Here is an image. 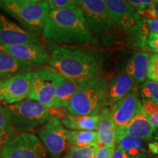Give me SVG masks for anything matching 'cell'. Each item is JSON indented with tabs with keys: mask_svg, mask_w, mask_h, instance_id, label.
I'll list each match as a JSON object with an SVG mask.
<instances>
[{
	"mask_svg": "<svg viewBox=\"0 0 158 158\" xmlns=\"http://www.w3.org/2000/svg\"><path fill=\"white\" fill-rule=\"evenodd\" d=\"M133 158H155V157H154L152 155H149V154L147 153V152H143L140 153L139 155H138L136 157Z\"/></svg>",
	"mask_w": 158,
	"mask_h": 158,
	"instance_id": "39",
	"label": "cell"
},
{
	"mask_svg": "<svg viewBox=\"0 0 158 158\" xmlns=\"http://www.w3.org/2000/svg\"><path fill=\"white\" fill-rule=\"evenodd\" d=\"M149 39H157L158 40V33H150Z\"/></svg>",
	"mask_w": 158,
	"mask_h": 158,
	"instance_id": "40",
	"label": "cell"
},
{
	"mask_svg": "<svg viewBox=\"0 0 158 158\" xmlns=\"http://www.w3.org/2000/svg\"><path fill=\"white\" fill-rule=\"evenodd\" d=\"M64 77L49 65L38 67L31 73L27 98L52 108L55 93L59 83Z\"/></svg>",
	"mask_w": 158,
	"mask_h": 158,
	"instance_id": "6",
	"label": "cell"
},
{
	"mask_svg": "<svg viewBox=\"0 0 158 158\" xmlns=\"http://www.w3.org/2000/svg\"><path fill=\"white\" fill-rule=\"evenodd\" d=\"M49 66L78 84L102 76L103 59L98 49L60 45L52 51Z\"/></svg>",
	"mask_w": 158,
	"mask_h": 158,
	"instance_id": "1",
	"label": "cell"
},
{
	"mask_svg": "<svg viewBox=\"0 0 158 158\" xmlns=\"http://www.w3.org/2000/svg\"><path fill=\"white\" fill-rule=\"evenodd\" d=\"M0 158H48L40 138L32 133H17L0 150Z\"/></svg>",
	"mask_w": 158,
	"mask_h": 158,
	"instance_id": "7",
	"label": "cell"
},
{
	"mask_svg": "<svg viewBox=\"0 0 158 158\" xmlns=\"http://www.w3.org/2000/svg\"><path fill=\"white\" fill-rule=\"evenodd\" d=\"M0 9L38 37H41L51 11L48 0H0Z\"/></svg>",
	"mask_w": 158,
	"mask_h": 158,
	"instance_id": "4",
	"label": "cell"
},
{
	"mask_svg": "<svg viewBox=\"0 0 158 158\" xmlns=\"http://www.w3.org/2000/svg\"><path fill=\"white\" fill-rule=\"evenodd\" d=\"M147 118L154 128H158V111L154 115L147 116Z\"/></svg>",
	"mask_w": 158,
	"mask_h": 158,
	"instance_id": "36",
	"label": "cell"
},
{
	"mask_svg": "<svg viewBox=\"0 0 158 158\" xmlns=\"http://www.w3.org/2000/svg\"><path fill=\"white\" fill-rule=\"evenodd\" d=\"M156 135L157 130L152 126L142 110L124 127H116V141L124 136H128L149 142L155 139Z\"/></svg>",
	"mask_w": 158,
	"mask_h": 158,
	"instance_id": "15",
	"label": "cell"
},
{
	"mask_svg": "<svg viewBox=\"0 0 158 158\" xmlns=\"http://www.w3.org/2000/svg\"><path fill=\"white\" fill-rule=\"evenodd\" d=\"M149 7L153 11V13H155L156 17L158 19V1H155L153 5L149 6Z\"/></svg>",
	"mask_w": 158,
	"mask_h": 158,
	"instance_id": "38",
	"label": "cell"
},
{
	"mask_svg": "<svg viewBox=\"0 0 158 158\" xmlns=\"http://www.w3.org/2000/svg\"><path fill=\"white\" fill-rule=\"evenodd\" d=\"M113 158H130L128 154L123 149L117 146L114 151Z\"/></svg>",
	"mask_w": 158,
	"mask_h": 158,
	"instance_id": "34",
	"label": "cell"
},
{
	"mask_svg": "<svg viewBox=\"0 0 158 158\" xmlns=\"http://www.w3.org/2000/svg\"><path fill=\"white\" fill-rule=\"evenodd\" d=\"M116 143L118 144V147L123 149L128 154L130 158H133L140 153L147 152L144 149L143 141L137 138L124 136L116 141Z\"/></svg>",
	"mask_w": 158,
	"mask_h": 158,
	"instance_id": "24",
	"label": "cell"
},
{
	"mask_svg": "<svg viewBox=\"0 0 158 158\" xmlns=\"http://www.w3.org/2000/svg\"><path fill=\"white\" fill-rule=\"evenodd\" d=\"M38 136L49 158H60L68 147L65 128L60 118L53 115L38 129Z\"/></svg>",
	"mask_w": 158,
	"mask_h": 158,
	"instance_id": "9",
	"label": "cell"
},
{
	"mask_svg": "<svg viewBox=\"0 0 158 158\" xmlns=\"http://www.w3.org/2000/svg\"><path fill=\"white\" fill-rule=\"evenodd\" d=\"M97 130L98 143L106 147H116V127L112 119L111 110L105 108L100 112Z\"/></svg>",
	"mask_w": 158,
	"mask_h": 158,
	"instance_id": "18",
	"label": "cell"
},
{
	"mask_svg": "<svg viewBox=\"0 0 158 158\" xmlns=\"http://www.w3.org/2000/svg\"><path fill=\"white\" fill-rule=\"evenodd\" d=\"M41 37L62 45H88L92 39L81 9L51 10Z\"/></svg>",
	"mask_w": 158,
	"mask_h": 158,
	"instance_id": "2",
	"label": "cell"
},
{
	"mask_svg": "<svg viewBox=\"0 0 158 158\" xmlns=\"http://www.w3.org/2000/svg\"><path fill=\"white\" fill-rule=\"evenodd\" d=\"M41 44L40 37L29 32L0 9V45Z\"/></svg>",
	"mask_w": 158,
	"mask_h": 158,
	"instance_id": "10",
	"label": "cell"
},
{
	"mask_svg": "<svg viewBox=\"0 0 158 158\" xmlns=\"http://www.w3.org/2000/svg\"><path fill=\"white\" fill-rule=\"evenodd\" d=\"M108 101L110 106H113L127 94L137 90V84L133 78L125 73H121L108 82Z\"/></svg>",
	"mask_w": 158,
	"mask_h": 158,
	"instance_id": "16",
	"label": "cell"
},
{
	"mask_svg": "<svg viewBox=\"0 0 158 158\" xmlns=\"http://www.w3.org/2000/svg\"><path fill=\"white\" fill-rule=\"evenodd\" d=\"M141 100L138 90L127 94L112 106L111 116L116 127H124L135 116L141 112Z\"/></svg>",
	"mask_w": 158,
	"mask_h": 158,
	"instance_id": "14",
	"label": "cell"
},
{
	"mask_svg": "<svg viewBox=\"0 0 158 158\" xmlns=\"http://www.w3.org/2000/svg\"><path fill=\"white\" fill-rule=\"evenodd\" d=\"M65 135L68 145L71 147H84L98 143L97 131L69 130L65 129Z\"/></svg>",
	"mask_w": 158,
	"mask_h": 158,
	"instance_id": "22",
	"label": "cell"
},
{
	"mask_svg": "<svg viewBox=\"0 0 158 158\" xmlns=\"http://www.w3.org/2000/svg\"><path fill=\"white\" fill-rule=\"evenodd\" d=\"M60 120L66 130L97 131L100 116H76L67 114Z\"/></svg>",
	"mask_w": 158,
	"mask_h": 158,
	"instance_id": "20",
	"label": "cell"
},
{
	"mask_svg": "<svg viewBox=\"0 0 158 158\" xmlns=\"http://www.w3.org/2000/svg\"><path fill=\"white\" fill-rule=\"evenodd\" d=\"M141 110L146 117L152 116L158 111V103L152 100L142 99L141 100Z\"/></svg>",
	"mask_w": 158,
	"mask_h": 158,
	"instance_id": "30",
	"label": "cell"
},
{
	"mask_svg": "<svg viewBox=\"0 0 158 158\" xmlns=\"http://www.w3.org/2000/svg\"><path fill=\"white\" fill-rule=\"evenodd\" d=\"M0 50L34 67L46 66L50 63V54L42 44L0 45Z\"/></svg>",
	"mask_w": 158,
	"mask_h": 158,
	"instance_id": "12",
	"label": "cell"
},
{
	"mask_svg": "<svg viewBox=\"0 0 158 158\" xmlns=\"http://www.w3.org/2000/svg\"><path fill=\"white\" fill-rule=\"evenodd\" d=\"M116 147L99 145L94 158H113Z\"/></svg>",
	"mask_w": 158,
	"mask_h": 158,
	"instance_id": "31",
	"label": "cell"
},
{
	"mask_svg": "<svg viewBox=\"0 0 158 158\" xmlns=\"http://www.w3.org/2000/svg\"><path fill=\"white\" fill-rule=\"evenodd\" d=\"M105 3L114 24L122 31H130L143 20L126 1L106 0Z\"/></svg>",
	"mask_w": 158,
	"mask_h": 158,
	"instance_id": "13",
	"label": "cell"
},
{
	"mask_svg": "<svg viewBox=\"0 0 158 158\" xmlns=\"http://www.w3.org/2000/svg\"><path fill=\"white\" fill-rule=\"evenodd\" d=\"M150 33H158V19L155 20H145Z\"/></svg>",
	"mask_w": 158,
	"mask_h": 158,
	"instance_id": "33",
	"label": "cell"
},
{
	"mask_svg": "<svg viewBox=\"0 0 158 158\" xmlns=\"http://www.w3.org/2000/svg\"><path fill=\"white\" fill-rule=\"evenodd\" d=\"M17 134L0 105V150Z\"/></svg>",
	"mask_w": 158,
	"mask_h": 158,
	"instance_id": "25",
	"label": "cell"
},
{
	"mask_svg": "<svg viewBox=\"0 0 158 158\" xmlns=\"http://www.w3.org/2000/svg\"><path fill=\"white\" fill-rule=\"evenodd\" d=\"M148 147L152 153L154 155H158V143L157 142H153V143H149L148 144Z\"/></svg>",
	"mask_w": 158,
	"mask_h": 158,
	"instance_id": "37",
	"label": "cell"
},
{
	"mask_svg": "<svg viewBox=\"0 0 158 158\" xmlns=\"http://www.w3.org/2000/svg\"><path fill=\"white\" fill-rule=\"evenodd\" d=\"M35 69V67L31 64L19 60L0 50V81L29 73Z\"/></svg>",
	"mask_w": 158,
	"mask_h": 158,
	"instance_id": "17",
	"label": "cell"
},
{
	"mask_svg": "<svg viewBox=\"0 0 158 158\" xmlns=\"http://www.w3.org/2000/svg\"><path fill=\"white\" fill-rule=\"evenodd\" d=\"M108 81L100 76L79 84L66 111L76 116H98L102 109L110 106Z\"/></svg>",
	"mask_w": 158,
	"mask_h": 158,
	"instance_id": "3",
	"label": "cell"
},
{
	"mask_svg": "<svg viewBox=\"0 0 158 158\" xmlns=\"http://www.w3.org/2000/svg\"><path fill=\"white\" fill-rule=\"evenodd\" d=\"M31 73L0 81L1 106H10L23 101L27 98Z\"/></svg>",
	"mask_w": 158,
	"mask_h": 158,
	"instance_id": "11",
	"label": "cell"
},
{
	"mask_svg": "<svg viewBox=\"0 0 158 158\" xmlns=\"http://www.w3.org/2000/svg\"><path fill=\"white\" fill-rule=\"evenodd\" d=\"M145 20H143L139 24L130 31H127L129 35V45L135 48H144L148 45V40L150 32Z\"/></svg>",
	"mask_w": 158,
	"mask_h": 158,
	"instance_id": "23",
	"label": "cell"
},
{
	"mask_svg": "<svg viewBox=\"0 0 158 158\" xmlns=\"http://www.w3.org/2000/svg\"><path fill=\"white\" fill-rule=\"evenodd\" d=\"M139 92L143 99L152 100L158 103V82L147 79L140 86Z\"/></svg>",
	"mask_w": 158,
	"mask_h": 158,
	"instance_id": "27",
	"label": "cell"
},
{
	"mask_svg": "<svg viewBox=\"0 0 158 158\" xmlns=\"http://www.w3.org/2000/svg\"><path fill=\"white\" fill-rule=\"evenodd\" d=\"M50 10H80L77 0H48Z\"/></svg>",
	"mask_w": 158,
	"mask_h": 158,
	"instance_id": "28",
	"label": "cell"
},
{
	"mask_svg": "<svg viewBox=\"0 0 158 158\" xmlns=\"http://www.w3.org/2000/svg\"><path fill=\"white\" fill-rule=\"evenodd\" d=\"M147 78L148 80L158 82V54L151 55Z\"/></svg>",
	"mask_w": 158,
	"mask_h": 158,
	"instance_id": "29",
	"label": "cell"
},
{
	"mask_svg": "<svg viewBox=\"0 0 158 158\" xmlns=\"http://www.w3.org/2000/svg\"><path fill=\"white\" fill-rule=\"evenodd\" d=\"M148 46L149 49L155 52V54H158V40L157 39H149L148 40Z\"/></svg>",
	"mask_w": 158,
	"mask_h": 158,
	"instance_id": "35",
	"label": "cell"
},
{
	"mask_svg": "<svg viewBox=\"0 0 158 158\" xmlns=\"http://www.w3.org/2000/svg\"><path fill=\"white\" fill-rule=\"evenodd\" d=\"M79 7L91 33L105 36L114 25L103 0H79Z\"/></svg>",
	"mask_w": 158,
	"mask_h": 158,
	"instance_id": "8",
	"label": "cell"
},
{
	"mask_svg": "<svg viewBox=\"0 0 158 158\" xmlns=\"http://www.w3.org/2000/svg\"><path fill=\"white\" fill-rule=\"evenodd\" d=\"M79 84L63 78L59 83L55 93L52 108L55 110H65L68 108L71 99L78 89Z\"/></svg>",
	"mask_w": 158,
	"mask_h": 158,
	"instance_id": "21",
	"label": "cell"
},
{
	"mask_svg": "<svg viewBox=\"0 0 158 158\" xmlns=\"http://www.w3.org/2000/svg\"><path fill=\"white\" fill-rule=\"evenodd\" d=\"M126 2L133 9L135 8L136 10H138L153 5L155 1L154 0H129Z\"/></svg>",
	"mask_w": 158,
	"mask_h": 158,
	"instance_id": "32",
	"label": "cell"
},
{
	"mask_svg": "<svg viewBox=\"0 0 158 158\" xmlns=\"http://www.w3.org/2000/svg\"><path fill=\"white\" fill-rule=\"evenodd\" d=\"M151 55L147 52H137L131 56L125 66V73L136 82L141 84L146 81Z\"/></svg>",
	"mask_w": 158,
	"mask_h": 158,
	"instance_id": "19",
	"label": "cell"
},
{
	"mask_svg": "<svg viewBox=\"0 0 158 158\" xmlns=\"http://www.w3.org/2000/svg\"><path fill=\"white\" fill-rule=\"evenodd\" d=\"M98 147V143L84 147H70L62 158H94Z\"/></svg>",
	"mask_w": 158,
	"mask_h": 158,
	"instance_id": "26",
	"label": "cell"
},
{
	"mask_svg": "<svg viewBox=\"0 0 158 158\" xmlns=\"http://www.w3.org/2000/svg\"><path fill=\"white\" fill-rule=\"evenodd\" d=\"M2 108L17 133H31L40 127L52 116L51 108L29 99L10 106H2Z\"/></svg>",
	"mask_w": 158,
	"mask_h": 158,
	"instance_id": "5",
	"label": "cell"
}]
</instances>
